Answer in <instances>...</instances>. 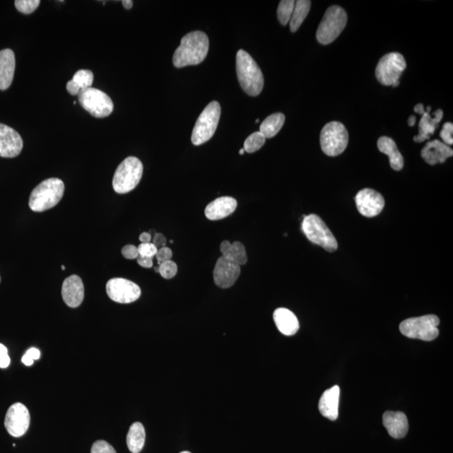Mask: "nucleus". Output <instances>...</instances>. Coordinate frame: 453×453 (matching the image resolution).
<instances>
[{"label":"nucleus","mask_w":453,"mask_h":453,"mask_svg":"<svg viewBox=\"0 0 453 453\" xmlns=\"http://www.w3.org/2000/svg\"><path fill=\"white\" fill-rule=\"evenodd\" d=\"M210 50V40L203 31H192L184 35L181 45L173 55V64L177 68L198 65L206 59Z\"/></svg>","instance_id":"obj_1"},{"label":"nucleus","mask_w":453,"mask_h":453,"mask_svg":"<svg viewBox=\"0 0 453 453\" xmlns=\"http://www.w3.org/2000/svg\"><path fill=\"white\" fill-rule=\"evenodd\" d=\"M236 71L244 92L252 97L261 94L265 84L262 71L247 51L239 50L236 55Z\"/></svg>","instance_id":"obj_2"},{"label":"nucleus","mask_w":453,"mask_h":453,"mask_svg":"<svg viewBox=\"0 0 453 453\" xmlns=\"http://www.w3.org/2000/svg\"><path fill=\"white\" fill-rule=\"evenodd\" d=\"M65 185L61 179L43 181L30 196L29 207L33 212H41L57 206L64 195Z\"/></svg>","instance_id":"obj_3"},{"label":"nucleus","mask_w":453,"mask_h":453,"mask_svg":"<svg viewBox=\"0 0 453 453\" xmlns=\"http://www.w3.org/2000/svg\"><path fill=\"white\" fill-rule=\"evenodd\" d=\"M143 170V164L136 157L129 156L122 161L114 173L113 190L119 194L133 191L140 183Z\"/></svg>","instance_id":"obj_4"},{"label":"nucleus","mask_w":453,"mask_h":453,"mask_svg":"<svg viewBox=\"0 0 453 453\" xmlns=\"http://www.w3.org/2000/svg\"><path fill=\"white\" fill-rule=\"evenodd\" d=\"M221 116V106L219 102L212 101L200 114L193 128L192 142L194 145H201L210 140L218 128Z\"/></svg>","instance_id":"obj_5"},{"label":"nucleus","mask_w":453,"mask_h":453,"mask_svg":"<svg viewBox=\"0 0 453 453\" xmlns=\"http://www.w3.org/2000/svg\"><path fill=\"white\" fill-rule=\"evenodd\" d=\"M348 22V15L342 7L333 6L326 11L317 31V39L322 45H329L340 37Z\"/></svg>","instance_id":"obj_6"},{"label":"nucleus","mask_w":453,"mask_h":453,"mask_svg":"<svg viewBox=\"0 0 453 453\" xmlns=\"http://www.w3.org/2000/svg\"><path fill=\"white\" fill-rule=\"evenodd\" d=\"M302 230L309 241L329 252L338 250V243L326 224L316 214L304 216Z\"/></svg>","instance_id":"obj_7"},{"label":"nucleus","mask_w":453,"mask_h":453,"mask_svg":"<svg viewBox=\"0 0 453 453\" xmlns=\"http://www.w3.org/2000/svg\"><path fill=\"white\" fill-rule=\"evenodd\" d=\"M440 323L439 318L435 315H425L420 317L407 319L400 323V333L404 336L423 341H432L439 335L437 329Z\"/></svg>","instance_id":"obj_8"},{"label":"nucleus","mask_w":453,"mask_h":453,"mask_svg":"<svg viewBox=\"0 0 453 453\" xmlns=\"http://www.w3.org/2000/svg\"><path fill=\"white\" fill-rule=\"evenodd\" d=\"M320 143L322 151L326 156H340L348 147V131L340 122H330L322 129Z\"/></svg>","instance_id":"obj_9"},{"label":"nucleus","mask_w":453,"mask_h":453,"mask_svg":"<svg viewBox=\"0 0 453 453\" xmlns=\"http://www.w3.org/2000/svg\"><path fill=\"white\" fill-rule=\"evenodd\" d=\"M407 68V62L400 53H391L385 55L378 63L376 76L378 81L385 86H398L400 77Z\"/></svg>","instance_id":"obj_10"},{"label":"nucleus","mask_w":453,"mask_h":453,"mask_svg":"<svg viewBox=\"0 0 453 453\" xmlns=\"http://www.w3.org/2000/svg\"><path fill=\"white\" fill-rule=\"evenodd\" d=\"M77 96L82 107L93 117L102 119L113 113L111 98L100 89L89 88L82 90Z\"/></svg>","instance_id":"obj_11"},{"label":"nucleus","mask_w":453,"mask_h":453,"mask_svg":"<svg viewBox=\"0 0 453 453\" xmlns=\"http://www.w3.org/2000/svg\"><path fill=\"white\" fill-rule=\"evenodd\" d=\"M106 291L112 301L120 304H129L140 297L141 290L137 284L124 278L109 279Z\"/></svg>","instance_id":"obj_12"},{"label":"nucleus","mask_w":453,"mask_h":453,"mask_svg":"<svg viewBox=\"0 0 453 453\" xmlns=\"http://www.w3.org/2000/svg\"><path fill=\"white\" fill-rule=\"evenodd\" d=\"M30 416L25 405L15 403L8 409L5 419V427L9 434L21 437L28 431Z\"/></svg>","instance_id":"obj_13"},{"label":"nucleus","mask_w":453,"mask_h":453,"mask_svg":"<svg viewBox=\"0 0 453 453\" xmlns=\"http://www.w3.org/2000/svg\"><path fill=\"white\" fill-rule=\"evenodd\" d=\"M355 203L358 212L366 218H373L385 207L384 196L373 189L365 188L358 192Z\"/></svg>","instance_id":"obj_14"},{"label":"nucleus","mask_w":453,"mask_h":453,"mask_svg":"<svg viewBox=\"0 0 453 453\" xmlns=\"http://www.w3.org/2000/svg\"><path fill=\"white\" fill-rule=\"evenodd\" d=\"M241 273V268L221 256L216 263L214 279L216 286L222 289L230 288L234 285Z\"/></svg>","instance_id":"obj_15"},{"label":"nucleus","mask_w":453,"mask_h":453,"mask_svg":"<svg viewBox=\"0 0 453 453\" xmlns=\"http://www.w3.org/2000/svg\"><path fill=\"white\" fill-rule=\"evenodd\" d=\"M414 109L416 113L423 115L419 123V135L414 137V140L420 143V142L430 139L431 136L435 133L436 128L438 127V124L443 120V111L438 109L433 113L434 117H432L431 107H427V111H425L423 104H419L415 106Z\"/></svg>","instance_id":"obj_16"},{"label":"nucleus","mask_w":453,"mask_h":453,"mask_svg":"<svg viewBox=\"0 0 453 453\" xmlns=\"http://www.w3.org/2000/svg\"><path fill=\"white\" fill-rule=\"evenodd\" d=\"M22 149L23 140L19 133L9 126L0 124V157L14 158Z\"/></svg>","instance_id":"obj_17"},{"label":"nucleus","mask_w":453,"mask_h":453,"mask_svg":"<svg viewBox=\"0 0 453 453\" xmlns=\"http://www.w3.org/2000/svg\"><path fill=\"white\" fill-rule=\"evenodd\" d=\"M63 301L72 308H77L84 299V286L78 275H73L66 278L62 284Z\"/></svg>","instance_id":"obj_18"},{"label":"nucleus","mask_w":453,"mask_h":453,"mask_svg":"<svg viewBox=\"0 0 453 453\" xmlns=\"http://www.w3.org/2000/svg\"><path fill=\"white\" fill-rule=\"evenodd\" d=\"M237 206V201L234 198L222 196L207 205L205 208V216L212 221L225 219L234 214Z\"/></svg>","instance_id":"obj_19"},{"label":"nucleus","mask_w":453,"mask_h":453,"mask_svg":"<svg viewBox=\"0 0 453 453\" xmlns=\"http://www.w3.org/2000/svg\"><path fill=\"white\" fill-rule=\"evenodd\" d=\"M452 155V149L438 140L428 142L421 151V156L425 163L431 165L444 163Z\"/></svg>","instance_id":"obj_20"},{"label":"nucleus","mask_w":453,"mask_h":453,"mask_svg":"<svg viewBox=\"0 0 453 453\" xmlns=\"http://www.w3.org/2000/svg\"><path fill=\"white\" fill-rule=\"evenodd\" d=\"M383 424L393 438H403L407 434L409 423L407 417L403 412H385L383 416Z\"/></svg>","instance_id":"obj_21"},{"label":"nucleus","mask_w":453,"mask_h":453,"mask_svg":"<svg viewBox=\"0 0 453 453\" xmlns=\"http://www.w3.org/2000/svg\"><path fill=\"white\" fill-rule=\"evenodd\" d=\"M340 389L338 385L326 389L319 400L318 408L322 415L331 420H336L338 417Z\"/></svg>","instance_id":"obj_22"},{"label":"nucleus","mask_w":453,"mask_h":453,"mask_svg":"<svg viewBox=\"0 0 453 453\" xmlns=\"http://www.w3.org/2000/svg\"><path fill=\"white\" fill-rule=\"evenodd\" d=\"M15 57L10 49L0 50V90L10 88L14 80Z\"/></svg>","instance_id":"obj_23"},{"label":"nucleus","mask_w":453,"mask_h":453,"mask_svg":"<svg viewBox=\"0 0 453 453\" xmlns=\"http://www.w3.org/2000/svg\"><path fill=\"white\" fill-rule=\"evenodd\" d=\"M273 317L278 330L286 336H293L298 332L299 328H300L297 317L288 309L278 308L275 310Z\"/></svg>","instance_id":"obj_24"},{"label":"nucleus","mask_w":453,"mask_h":453,"mask_svg":"<svg viewBox=\"0 0 453 453\" xmlns=\"http://www.w3.org/2000/svg\"><path fill=\"white\" fill-rule=\"evenodd\" d=\"M378 148L381 153L389 156V164L395 171H400L404 167V158L399 149L397 148L396 142L391 138L383 136L378 140Z\"/></svg>","instance_id":"obj_25"},{"label":"nucleus","mask_w":453,"mask_h":453,"mask_svg":"<svg viewBox=\"0 0 453 453\" xmlns=\"http://www.w3.org/2000/svg\"><path fill=\"white\" fill-rule=\"evenodd\" d=\"M220 251L222 256L239 266H244L248 261V256L243 244L240 242L231 243L228 240H224L220 244Z\"/></svg>","instance_id":"obj_26"},{"label":"nucleus","mask_w":453,"mask_h":453,"mask_svg":"<svg viewBox=\"0 0 453 453\" xmlns=\"http://www.w3.org/2000/svg\"><path fill=\"white\" fill-rule=\"evenodd\" d=\"M93 77V73L89 70L77 71L66 84V89L71 95H78L82 90L92 88Z\"/></svg>","instance_id":"obj_27"},{"label":"nucleus","mask_w":453,"mask_h":453,"mask_svg":"<svg viewBox=\"0 0 453 453\" xmlns=\"http://www.w3.org/2000/svg\"><path fill=\"white\" fill-rule=\"evenodd\" d=\"M286 117L281 113H275L268 116L265 120L262 122L261 127H259V132L262 133L266 139H270L277 136L281 131L284 124H285Z\"/></svg>","instance_id":"obj_28"},{"label":"nucleus","mask_w":453,"mask_h":453,"mask_svg":"<svg viewBox=\"0 0 453 453\" xmlns=\"http://www.w3.org/2000/svg\"><path fill=\"white\" fill-rule=\"evenodd\" d=\"M145 431L140 423H135L129 427L127 435V446L132 453H140L144 447Z\"/></svg>","instance_id":"obj_29"},{"label":"nucleus","mask_w":453,"mask_h":453,"mask_svg":"<svg viewBox=\"0 0 453 453\" xmlns=\"http://www.w3.org/2000/svg\"><path fill=\"white\" fill-rule=\"evenodd\" d=\"M311 5H312V2L308 0H298L295 2L293 14L291 15L289 22L291 33H297L300 28L302 24L309 14Z\"/></svg>","instance_id":"obj_30"},{"label":"nucleus","mask_w":453,"mask_h":453,"mask_svg":"<svg viewBox=\"0 0 453 453\" xmlns=\"http://www.w3.org/2000/svg\"><path fill=\"white\" fill-rule=\"evenodd\" d=\"M266 138L259 131L252 133L247 138L243 144L244 151L247 153H255L259 151L265 145Z\"/></svg>","instance_id":"obj_31"},{"label":"nucleus","mask_w":453,"mask_h":453,"mask_svg":"<svg viewBox=\"0 0 453 453\" xmlns=\"http://www.w3.org/2000/svg\"><path fill=\"white\" fill-rule=\"evenodd\" d=\"M295 1L293 0H282L278 6L277 15L279 21L282 26L289 24L291 15L293 14Z\"/></svg>","instance_id":"obj_32"},{"label":"nucleus","mask_w":453,"mask_h":453,"mask_svg":"<svg viewBox=\"0 0 453 453\" xmlns=\"http://www.w3.org/2000/svg\"><path fill=\"white\" fill-rule=\"evenodd\" d=\"M40 0H17L15 2V6L21 13L29 15L33 13L40 6Z\"/></svg>","instance_id":"obj_33"},{"label":"nucleus","mask_w":453,"mask_h":453,"mask_svg":"<svg viewBox=\"0 0 453 453\" xmlns=\"http://www.w3.org/2000/svg\"><path fill=\"white\" fill-rule=\"evenodd\" d=\"M159 273L165 279H170L176 277L177 273V266L174 261H169L160 264L159 266Z\"/></svg>","instance_id":"obj_34"},{"label":"nucleus","mask_w":453,"mask_h":453,"mask_svg":"<svg viewBox=\"0 0 453 453\" xmlns=\"http://www.w3.org/2000/svg\"><path fill=\"white\" fill-rule=\"evenodd\" d=\"M91 453H117L114 448L105 441H97L91 449Z\"/></svg>","instance_id":"obj_35"},{"label":"nucleus","mask_w":453,"mask_h":453,"mask_svg":"<svg viewBox=\"0 0 453 453\" xmlns=\"http://www.w3.org/2000/svg\"><path fill=\"white\" fill-rule=\"evenodd\" d=\"M138 250H139L140 255L153 259V257H155L158 249L152 243H140L138 246Z\"/></svg>","instance_id":"obj_36"},{"label":"nucleus","mask_w":453,"mask_h":453,"mask_svg":"<svg viewBox=\"0 0 453 453\" xmlns=\"http://www.w3.org/2000/svg\"><path fill=\"white\" fill-rule=\"evenodd\" d=\"M41 358L40 350L31 348L27 350L25 355L22 358L23 364L26 366H31L34 364L35 360H38Z\"/></svg>","instance_id":"obj_37"},{"label":"nucleus","mask_w":453,"mask_h":453,"mask_svg":"<svg viewBox=\"0 0 453 453\" xmlns=\"http://www.w3.org/2000/svg\"><path fill=\"white\" fill-rule=\"evenodd\" d=\"M453 124L446 123L443 125V131L440 133V136L444 141V144L452 145L453 144Z\"/></svg>","instance_id":"obj_38"},{"label":"nucleus","mask_w":453,"mask_h":453,"mask_svg":"<svg viewBox=\"0 0 453 453\" xmlns=\"http://www.w3.org/2000/svg\"><path fill=\"white\" fill-rule=\"evenodd\" d=\"M172 255L173 253L170 248L168 247L161 248V249H159L158 251H157V253L156 255L157 263H158L160 266V264L169 261H172Z\"/></svg>","instance_id":"obj_39"},{"label":"nucleus","mask_w":453,"mask_h":453,"mask_svg":"<svg viewBox=\"0 0 453 453\" xmlns=\"http://www.w3.org/2000/svg\"><path fill=\"white\" fill-rule=\"evenodd\" d=\"M122 255L127 259H136L139 257V250L138 247L133 246V244H128L122 249Z\"/></svg>","instance_id":"obj_40"},{"label":"nucleus","mask_w":453,"mask_h":453,"mask_svg":"<svg viewBox=\"0 0 453 453\" xmlns=\"http://www.w3.org/2000/svg\"><path fill=\"white\" fill-rule=\"evenodd\" d=\"M10 364V358L6 346L0 344V368L6 369Z\"/></svg>","instance_id":"obj_41"},{"label":"nucleus","mask_w":453,"mask_h":453,"mask_svg":"<svg viewBox=\"0 0 453 453\" xmlns=\"http://www.w3.org/2000/svg\"><path fill=\"white\" fill-rule=\"evenodd\" d=\"M167 238L163 234H155L153 237L152 243L155 246L157 249H161V248L167 247Z\"/></svg>","instance_id":"obj_42"},{"label":"nucleus","mask_w":453,"mask_h":453,"mask_svg":"<svg viewBox=\"0 0 453 453\" xmlns=\"http://www.w3.org/2000/svg\"><path fill=\"white\" fill-rule=\"evenodd\" d=\"M136 259L137 263L139 264L141 267L147 268V269H149V268L153 267L152 258L144 257V256L139 255V257H138Z\"/></svg>","instance_id":"obj_43"},{"label":"nucleus","mask_w":453,"mask_h":453,"mask_svg":"<svg viewBox=\"0 0 453 453\" xmlns=\"http://www.w3.org/2000/svg\"><path fill=\"white\" fill-rule=\"evenodd\" d=\"M151 234H149V232H142L140 235V241L141 243H151Z\"/></svg>","instance_id":"obj_44"},{"label":"nucleus","mask_w":453,"mask_h":453,"mask_svg":"<svg viewBox=\"0 0 453 453\" xmlns=\"http://www.w3.org/2000/svg\"><path fill=\"white\" fill-rule=\"evenodd\" d=\"M122 3H123V6L126 10H131L133 7V1L131 0H124V1H122Z\"/></svg>","instance_id":"obj_45"},{"label":"nucleus","mask_w":453,"mask_h":453,"mask_svg":"<svg viewBox=\"0 0 453 453\" xmlns=\"http://www.w3.org/2000/svg\"><path fill=\"white\" fill-rule=\"evenodd\" d=\"M416 121V117L415 116H412L411 118H409V119L408 120V124H409V126H412H412L415 125Z\"/></svg>","instance_id":"obj_46"},{"label":"nucleus","mask_w":453,"mask_h":453,"mask_svg":"<svg viewBox=\"0 0 453 453\" xmlns=\"http://www.w3.org/2000/svg\"><path fill=\"white\" fill-rule=\"evenodd\" d=\"M244 152H246V151H244L243 148L241 149H240V151H239V154H240V155H243Z\"/></svg>","instance_id":"obj_47"},{"label":"nucleus","mask_w":453,"mask_h":453,"mask_svg":"<svg viewBox=\"0 0 453 453\" xmlns=\"http://www.w3.org/2000/svg\"><path fill=\"white\" fill-rule=\"evenodd\" d=\"M65 269H66V267L64 266H62V270H65Z\"/></svg>","instance_id":"obj_48"},{"label":"nucleus","mask_w":453,"mask_h":453,"mask_svg":"<svg viewBox=\"0 0 453 453\" xmlns=\"http://www.w3.org/2000/svg\"><path fill=\"white\" fill-rule=\"evenodd\" d=\"M181 453H191L190 452H181Z\"/></svg>","instance_id":"obj_49"},{"label":"nucleus","mask_w":453,"mask_h":453,"mask_svg":"<svg viewBox=\"0 0 453 453\" xmlns=\"http://www.w3.org/2000/svg\"><path fill=\"white\" fill-rule=\"evenodd\" d=\"M259 120H256V123H259Z\"/></svg>","instance_id":"obj_50"},{"label":"nucleus","mask_w":453,"mask_h":453,"mask_svg":"<svg viewBox=\"0 0 453 453\" xmlns=\"http://www.w3.org/2000/svg\"><path fill=\"white\" fill-rule=\"evenodd\" d=\"M0 281H1V277H0Z\"/></svg>","instance_id":"obj_51"}]
</instances>
